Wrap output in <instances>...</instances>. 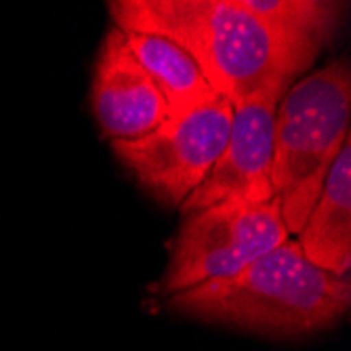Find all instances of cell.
<instances>
[{"label":"cell","mask_w":351,"mask_h":351,"mask_svg":"<svg viewBox=\"0 0 351 351\" xmlns=\"http://www.w3.org/2000/svg\"><path fill=\"white\" fill-rule=\"evenodd\" d=\"M110 15L120 29L177 40L234 106L259 93L280 99L322 47L254 15L242 0H114Z\"/></svg>","instance_id":"cell-1"},{"label":"cell","mask_w":351,"mask_h":351,"mask_svg":"<svg viewBox=\"0 0 351 351\" xmlns=\"http://www.w3.org/2000/svg\"><path fill=\"white\" fill-rule=\"evenodd\" d=\"M349 303V276L313 265L293 238L232 278L171 295V307L181 313L269 337L324 330L347 313Z\"/></svg>","instance_id":"cell-2"},{"label":"cell","mask_w":351,"mask_h":351,"mask_svg":"<svg viewBox=\"0 0 351 351\" xmlns=\"http://www.w3.org/2000/svg\"><path fill=\"white\" fill-rule=\"evenodd\" d=\"M351 72L332 61L289 88L276 108L271 183L289 234H299L351 137Z\"/></svg>","instance_id":"cell-3"},{"label":"cell","mask_w":351,"mask_h":351,"mask_svg":"<svg viewBox=\"0 0 351 351\" xmlns=\"http://www.w3.org/2000/svg\"><path fill=\"white\" fill-rule=\"evenodd\" d=\"M289 238L278 196L269 202H221L189 213L173 242L162 293L171 297L232 278Z\"/></svg>","instance_id":"cell-4"},{"label":"cell","mask_w":351,"mask_h":351,"mask_svg":"<svg viewBox=\"0 0 351 351\" xmlns=\"http://www.w3.org/2000/svg\"><path fill=\"white\" fill-rule=\"evenodd\" d=\"M232 118L234 104L219 95L210 104L171 116L143 139L116 141L112 147L143 189L162 204L181 208L226 149Z\"/></svg>","instance_id":"cell-5"},{"label":"cell","mask_w":351,"mask_h":351,"mask_svg":"<svg viewBox=\"0 0 351 351\" xmlns=\"http://www.w3.org/2000/svg\"><path fill=\"white\" fill-rule=\"evenodd\" d=\"M278 101L269 93H259L234 106L226 149L202 185L183 202V215L221 202H269L276 198L271 165Z\"/></svg>","instance_id":"cell-6"},{"label":"cell","mask_w":351,"mask_h":351,"mask_svg":"<svg viewBox=\"0 0 351 351\" xmlns=\"http://www.w3.org/2000/svg\"><path fill=\"white\" fill-rule=\"evenodd\" d=\"M90 104L104 135L116 141H137L171 118V110L154 80L126 45L124 32L108 29L93 72Z\"/></svg>","instance_id":"cell-7"},{"label":"cell","mask_w":351,"mask_h":351,"mask_svg":"<svg viewBox=\"0 0 351 351\" xmlns=\"http://www.w3.org/2000/svg\"><path fill=\"white\" fill-rule=\"evenodd\" d=\"M297 244L305 257L335 276L351 267V137L343 143L326 175L322 194L311 208Z\"/></svg>","instance_id":"cell-8"},{"label":"cell","mask_w":351,"mask_h":351,"mask_svg":"<svg viewBox=\"0 0 351 351\" xmlns=\"http://www.w3.org/2000/svg\"><path fill=\"white\" fill-rule=\"evenodd\" d=\"M122 32L141 68L162 93L171 116H181L219 97L204 78L196 59L177 40L156 34V32Z\"/></svg>","instance_id":"cell-9"},{"label":"cell","mask_w":351,"mask_h":351,"mask_svg":"<svg viewBox=\"0 0 351 351\" xmlns=\"http://www.w3.org/2000/svg\"><path fill=\"white\" fill-rule=\"evenodd\" d=\"M242 5L265 21L317 45L330 36L339 11L345 7L339 3H320V0H242Z\"/></svg>","instance_id":"cell-10"}]
</instances>
